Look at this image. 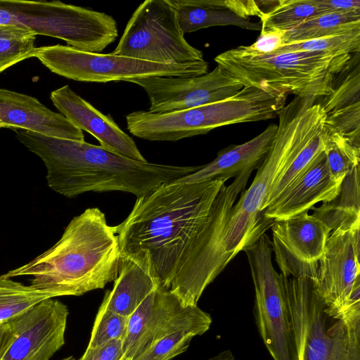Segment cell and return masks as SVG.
Returning <instances> with one entry per match:
<instances>
[{"label": "cell", "instance_id": "6da1fadb", "mask_svg": "<svg viewBox=\"0 0 360 360\" xmlns=\"http://www.w3.org/2000/svg\"><path fill=\"white\" fill-rule=\"evenodd\" d=\"M227 180H176L137 198L127 218L112 226L120 256L146 258L158 288L169 290L187 250Z\"/></svg>", "mask_w": 360, "mask_h": 360}, {"label": "cell", "instance_id": "7a4b0ae2", "mask_svg": "<svg viewBox=\"0 0 360 360\" xmlns=\"http://www.w3.org/2000/svg\"><path fill=\"white\" fill-rule=\"evenodd\" d=\"M11 129L21 143L44 162L48 186L67 198L86 192L122 191L137 198L193 173L202 166L140 162L85 141L19 128Z\"/></svg>", "mask_w": 360, "mask_h": 360}, {"label": "cell", "instance_id": "3957f363", "mask_svg": "<svg viewBox=\"0 0 360 360\" xmlns=\"http://www.w3.org/2000/svg\"><path fill=\"white\" fill-rule=\"evenodd\" d=\"M117 237L98 207L75 217L60 239L26 264L1 276H32L31 285L54 297L103 288L117 276Z\"/></svg>", "mask_w": 360, "mask_h": 360}, {"label": "cell", "instance_id": "277c9868", "mask_svg": "<svg viewBox=\"0 0 360 360\" xmlns=\"http://www.w3.org/2000/svg\"><path fill=\"white\" fill-rule=\"evenodd\" d=\"M278 124L271 149L250 187L229 210L220 233L224 267L256 242L274 224L264 216V207L278 176L305 146L326 129L323 115L316 108L292 100L278 113Z\"/></svg>", "mask_w": 360, "mask_h": 360}, {"label": "cell", "instance_id": "5b68a950", "mask_svg": "<svg viewBox=\"0 0 360 360\" xmlns=\"http://www.w3.org/2000/svg\"><path fill=\"white\" fill-rule=\"evenodd\" d=\"M292 326L297 360H360V318L336 319L316 290L318 262L276 259Z\"/></svg>", "mask_w": 360, "mask_h": 360}, {"label": "cell", "instance_id": "8992f818", "mask_svg": "<svg viewBox=\"0 0 360 360\" xmlns=\"http://www.w3.org/2000/svg\"><path fill=\"white\" fill-rule=\"evenodd\" d=\"M353 54L285 51L261 54L240 46L214 58L243 86L294 94L325 97Z\"/></svg>", "mask_w": 360, "mask_h": 360}, {"label": "cell", "instance_id": "52a82bcc", "mask_svg": "<svg viewBox=\"0 0 360 360\" xmlns=\"http://www.w3.org/2000/svg\"><path fill=\"white\" fill-rule=\"evenodd\" d=\"M37 58L52 72L67 79L106 83L159 77H196L208 72L205 60L191 64H163L133 58L82 51L68 45L56 44L35 48Z\"/></svg>", "mask_w": 360, "mask_h": 360}, {"label": "cell", "instance_id": "ba28073f", "mask_svg": "<svg viewBox=\"0 0 360 360\" xmlns=\"http://www.w3.org/2000/svg\"><path fill=\"white\" fill-rule=\"evenodd\" d=\"M113 55L163 64L205 60L185 39L171 0H146L132 13Z\"/></svg>", "mask_w": 360, "mask_h": 360}, {"label": "cell", "instance_id": "9c48e42d", "mask_svg": "<svg viewBox=\"0 0 360 360\" xmlns=\"http://www.w3.org/2000/svg\"><path fill=\"white\" fill-rule=\"evenodd\" d=\"M20 22L34 34L62 39L76 49L101 53L118 36L111 16L59 1L7 0Z\"/></svg>", "mask_w": 360, "mask_h": 360}, {"label": "cell", "instance_id": "30bf717a", "mask_svg": "<svg viewBox=\"0 0 360 360\" xmlns=\"http://www.w3.org/2000/svg\"><path fill=\"white\" fill-rule=\"evenodd\" d=\"M243 251L255 286L253 314L259 335L274 360H297L282 279L271 262L272 241L264 233Z\"/></svg>", "mask_w": 360, "mask_h": 360}, {"label": "cell", "instance_id": "8fae6325", "mask_svg": "<svg viewBox=\"0 0 360 360\" xmlns=\"http://www.w3.org/2000/svg\"><path fill=\"white\" fill-rule=\"evenodd\" d=\"M251 171L224 184L211 207L208 217L184 255L169 291L186 307L196 306L205 288L219 275L216 267L215 241L222 231L229 210L246 186Z\"/></svg>", "mask_w": 360, "mask_h": 360}, {"label": "cell", "instance_id": "7c38bea8", "mask_svg": "<svg viewBox=\"0 0 360 360\" xmlns=\"http://www.w3.org/2000/svg\"><path fill=\"white\" fill-rule=\"evenodd\" d=\"M210 314L196 306L184 307L169 290L158 288L129 316L122 349L126 360H134L154 342L178 332L195 336L207 332Z\"/></svg>", "mask_w": 360, "mask_h": 360}, {"label": "cell", "instance_id": "4fadbf2b", "mask_svg": "<svg viewBox=\"0 0 360 360\" xmlns=\"http://www.w3.org/2000/svg\"><path fill=\"white\" fill-rule=\"evenodd\" d=\"M54 298L5 323L0 360H49L64 345L69 311Z\"/></svg>", "mask_w": 360, "mask_h": 360}, {"label": "cell", "instance_id": "5bb4252c", "mask_svg": "<svg viewBox=\"0 0 360 360\" xmlns=\"http://www.w3.org/2000/svg\"><path fill=\"white\" fill-rule=\"evenodd\" d=\"M147 93L148 111L165 113L190 109L228 98L244 86L220 65L190 77L153 76L132 80Z\"/></svg>", "mask_w": 360, "mask_h": 360}, {"label": "cell", "instance_id": "9a60e30c", "mask_svg": "<svg viewBox=\"0 0 360 360\" xmlns=\"http://www.w3.org/2000/svg\"><path fill=\"white\" fill-rule=\"evenodd\" d=\"M359 228L356 222L333 230L318 261L316 290L333 317L349 300L360 277Z\"/></svg>", "mask_w": 360, "mask_h": 360}, {"label": "cell", "instance_id": "2e32d148", "mask_svg": "<svg viewBox=\"0 0 360 360\" xmlns=\"http://www.w3.org/2000/svg\"><path fill=\"white\" fill-rule=\"evenodd\" d=\"M56 109L75 127L95 137L103 148L126 158L146 162L133 139L114 121L76 94L68 85L51 91Z\"/></svg>", "mask_w": 360, "mask_h": 360}, {"label": "cell", "instance_id": "e0dca14e", "mask_svg": "<svg viewBox=\"0 0 360 360\" xmlns=\"http://www.w3.org/2000/svg\"><path fill=\"white\" fill-rule=\"evenodd\" d=\"M342 183L332 177L323 151L264 210V216L274 221L285 219L309 211L319 202H330L339 194Z\"/></svg>", "mask_w": 360, "mask_h": 360}, {"label": "cell", "instance_id": "ac0fdd59", "mask_svg": "<svg viewBox=\"0 0 360 360\" xmlns=\"http://www.w3.org/2000/svg\"><path fill=\"white\" fill-rule=\"evenodd\" d=\"M19 128L41 134L84 141L83 131L63 115L55 112L38 99L0 89V129Z\"/></svg>", "mask_w": 360, "mask_h": 360}, {"label": "cell", "instance_id": "d6986e66", "mask_svg": "<svg viewBox=\"0 0 360 360\" xmlns=\"http://www.w3.org/2000/svg\"><path fill=\"white\" fill-rule=\"evenodd\" d=\"M360 52L336 78L331 91L320 104L329 131L340 134L360 146Z\"/></svg>", "mask_w": 360, "mask_h": 360}, {"label": "cell", "instance_id": "ffe728a7", "mask_svg": "<svg viewBox=\"0 0 360 360\" xmlns=\"http://www.w3.org/2000/svg\"><path fill=\"white\" fill-rule=\"evenodd\" d=\"M277 131V124H269L252 139L221 149L210 163L176 181L200 182L218 179L228 180L246 171L258 169L266 158Z\"/></svg>", "mask_w": 360, "mask_h": 360}, {"label": "cell", "instance_id": "44dd1931", "mask_svg": "<svg viewBox=\"0 0 360 360\" xmlns=\"http://www.w3.org/2000/svg\"><path fill=\"white\" fill-rule=\"evenodd\" d=\"M158 288L146 258L120 257L118 274L101 307L129 317Z\"/></svg>", "mask_w": 360, "mask_h": 360}, {"label": "cell", "instance_id": "7402d4cb", "mask_svg": "<svg viewBox=\"0 0 360 360\" xmlns=\"http://www.w3.org/2000/svg\"><path fill=\"white\" fill-rule=\"evenodd\" d=\"M273 239L288 252L304 262H318L323 255L332 230L321 219L308 211L271 226Z\"/></svg>", "mask_w": 360, "mask_h": 360}, {"label": "cell", "instance_id": "603a6c76", "mask_svg": "<svg viewBox=\"0 0 360 360\" xmlns=\"http://www.w3.org/2000/svg\"><path fill=\"white\" fill-rule=\"evenodd\" d=\"M180 27L191 33L214 26H237L243 29L259 30L261 24L252 22L224 8V0H171Z\"/></svg>", "mask_w": 360, "mask_h": 360}, {"label": "cell", "instance_id": "cb8c5ba5", "mask_svg": "<svg viewBox=\"0 0 360 360\" xmlns=\"http://www.w3.org/2000/svg\"><path fill=\"white\" fill-rule=\"evenodd\" d=\"M313 215L321 219L333 231L339 226L360 222L359 165L343 179L339 194L321 207H312Z\"/></svg>", "mask_w": 360, "mask_h": 360}, {"label": "cell", "instance_id": "d4e9b609", "mask_svg": "<svg viewBox=\"0 0 360 360\" xmlns=\"http://www.w3.org/2000/svg\"><path fill=\"white\" fill-rule=\"evenodd\" d=\"M360 29V11L330 12L311 18L285 32V44Z\"/></svg>", "mask_w": 360, "mask_h": 360}, {"label": "cell", "instance_id": "484cf974", "mask_svg": "<svg viewBox=\"0 0 360 360\" xmlns=\"http://www.w3.org/2000/svg\"><path fill=\"white\" fill-rule=\"evenodd\" d=\"M325 13L316 0H279L262 13L261 30L291 31L306 20Z\"/></svg>", "mask_w": 360, "mask_h": 360}, {"label": "cell", "instance_id": "4316f807", "mask_svg": "<svg viewBox=\"0 0 360 360\" xmlns=\"http://www.w3.org/2000/svg\"><path fill=\"white\" fill-rule=\"evenodd\" d=\"M54 298L51 293L0 276V325L30 310L41 302Z\"/></svg>", "mask_w": 360, "mask_h": 360}, {"label": "cell", "instance_id": "83f0119b", "mask_svg": "<svg viewBox=\"0 0 360 360\" xmlns=\"http://www.w3.org/2000/svg\"><path fill=\"white\" fill-rule=\"evenodd\" d=\"M324 153L330 173L337 181L342 182L359 165L360 146L338 132L328 130Z\"/></svg>", "mask_w": 360, "mask_h": 360}, {"label": "cell", "instance_id": "f1b7e54d", "mask_svg": "<svg viewBox=\"0 0 360 360\" xmlns=\"http://www.w3.org/2000/svg\"><path fill=\"white\" fill-rule=\"evenodd\" d=\"M285 51L354 54L360 52V29L286 44L275 53Z\"/></svg>", "mask_w": 360, "mask_h": 360}, {"label": "cell", "instance_id": "f546056e", "mask_svg": "<svg viewBox=\"0 0 360 360\" xmlns=\"http://www.w3.org/2000/svg\"><path fill=\"white\" fill-rule=\"evenodd\" d=\"M128 321L129 317L100 306L87 347H95L112 340L123 341L127 334Z\"/></svg>", "mask_w": 360, "mask_h": 360}, {"label": "cell", "instance_id": "4dcf8cb0", "mask_svg": "<svg viewBox=\"0 0 360 360\" xmlns=\"http://www.w3.org/2000/svg\"><path fill=\"white\" fill-rule=\"evenodd\" d=\"M194 337L186 332L169 334L154 342L134 360H171L185 352Z\"/></svg>", "mask_w": 360, "mask_h": 360}, {"label": "cell", "instance_id": "1f68e13d", "mask_svg": "<svg viewBox=\"0 0 360 360\" xmlns=\"http://www.w3.org/2000/svg\"><path fill=\"white\" fill-rule=\"evenodd\" d=\"M36 35L0 39V73L14 64L32 58Z\"/></svg>", "mask_w": 360, "mask_h": 360}, {"label": "cell", "instance_id": "d6a6232c", "mask_svg": "<svg viewBox=\"0 0 360 360\" xmlns=\"http://www.w3.org/2000/svg\"><path fill=\"white\" fill-rule=\"evenodd\" d=\"M276 30H261L257 40L246 48L254 53L271 54L285 44V32Z\"/></svg>", "mask_w": 360, "mask_h": 360}, {"label": "cell", "instance_id": "836d02e7", "mask_svg": "<svg viewBox=\"0 0 360 360\" xmlns=\"http://www.w3.org/2000/svg\"><path fill=\"white\" fill-rule=\"evenodd\" d=\"M78 360H126L122 340H112L95 347H87Z\"/></svg>", "mask_w": 360, "mask_h": 360}, {"label": "cell", "instance_id": "e575fe53", "mask_svg": "<svg viewBox=\"0 0 360 360\" xmlns=\"http://www.w3.org/2000/svg\"><path fill=\"white\" fill-rule=\"evenodd\" d=\"M324 13L360 11V0H316Z\"/></svg>", "mask_w": 360, "mask_h": 360}, {"label": "cell", "instance_id": "d590c367", "mask_svg": "<svg viewBox=\"0 0 360 360\" xmlns=\"http://www.w3.org/2000/svg\"><path fill=\"white\" fill-rule=\"evenodd\" d=\"M0 25L24 26L10 8L7 0H0Z\"/></svg>", "mask_w": 360, "mask_h": 360}, {"label": "cell", "instance_id": "8d00e7d4", "mask_svg": "<svg viewBox=\"0 0 360 360\" xmlns=\"http://www.w3.org/2000/svg\"><path fill=\"white\" fill-rule=\"evenodd\" d=\"M30 34L34 33L25 26L0 25V39L22 37Z\"/></svg>", "mask_w": 360, "mask_h": 360}, {"label": "cell", "instance_id": "74e56055", "mask_svg": "<svg viewBox=\"0 0 360 360\" xmlns=\"http://www.w3.org/2000/svg\"><path fill=\"white\" fill-rule=\"evenodd\" d=\"M207 360H236L232 352L226 349L221 352L218 354L207 359Z\"/></svg>", "mask_w": 360, "mask_h": 360}, {"label": "cell", "instance_id": "f35d334b", "mask_svg": "<svg viewBox=\"0 0 360 360\" xmlns=\"http://www.w3.org/2000/svg\"><path fill=\"white\" fill-rule=\"evenodd\" d=\"M5 323L0 325V342L5 328Z\"/></svg>", "mask_w": 360, "mask_h": 360}, {"label": "cell", "instance_id": "ab89813d", "mask_svg": "<svg viewBox=\"0 0 360 360\" xmlns=\"http://www.w3.org/2000/svg\"><path fill=\"white\" fill-rule=\"evenodd\" d=\"M61 360H75V358L73 356H68L66 358H64V359H63Z\"/></svg>", "mask_w": 360, "mask_h": 360}]
</instances>
